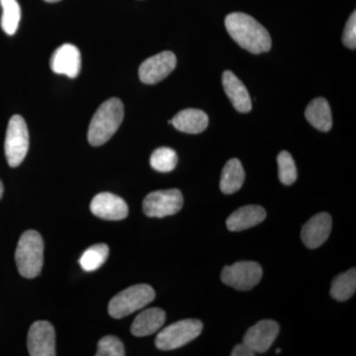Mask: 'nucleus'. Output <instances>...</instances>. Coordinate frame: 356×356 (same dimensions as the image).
I'll use <instances>...</instances> for the list:
<instances>
[{
    "label": "nucleus",
    "mask_w": 356,
    "mask_h": 356,
    "mask_svg": "<svg viewBox=\"0 0 356 356\" xmlns=\"http://www.w3.org/2000/svg\"><path fill=\"white\" fill-rule=\"evenodd\" d=\"M225 25L229 36L250 53L261 54L270 50L271 38L268 31L248 14H229L225 19Z\"/></svg>",
    "instance_id": "f257e3e1"
},
{
    "label": "nucleus",
    "mask_w": 356,
    "mask_h": 356,
    "mask_svg": "<svg viewBox=\"0 0 356 356\" xmlns=\"http://www.w3.org/2000/svg\"><path fill=\"white\" fill-rule=\"evenodd\" d=\"M123 119L124 105L120 99L113 97L103 102L89 124V144L99 147L108 142L120 127Z\"/></svg>",
    "instance_id": "f03ea898"
},
{
    "label": "nucleus",
    "mask_w": 356,
    "mask_h": 356,
    "mask_svg": "<svg viewBox=\"0 0 356 356\" xmlns=\"http://www.w3.org/2000/svg\"><path fill=\"white\" fill-rule=\"evenodd\" d=\"M44 242L38 232L26 231L21 236L15 252L16 266L23 277H36L44 264Z\"/></svg>",
    "instance_id": "7ed1b4c3"
},
{
    "label": "nucleus",
    "mask_w": 356,
    "mask_h": 356,
    "mask_svg": "<svg viewBox=\"0 0 356 356\" xmlns=\"http://www.w3.org/2000/svg\"><path fill=\"white\" fill-rule=\"evenodd\" d=\"M154 297L156 293L149 285H134L112 298L108 306L109 315L114 318L126 317L149 305Z\"/></svg>",
    "instance_id": "20e7f679"
},
{
    "label": "nucleus",
    "mask_w": 356,
    "mask_h": 356,
    "mask_svg": "<svg viewBox=\"0 0 356 356\" xmlns=\"http://www.w3.org/2000/svg\"><path fill=\"white\" fill-rule=\"evenodd\" d=\"M202 330L203 324L199 320L178 321L159 332L156 339V346L161 350H177L200 336Z\"/></svg>",
    "instance_id": "39448f33"
},
{
    "label": "nucleus",
    "mask_w": 356,
    "mask_h": 356,
    "mask_svg": "<svg viewBox=\"0 0 356 356\" xmlns=\"http://www.w3.org/2000/svg\"><path fill=\"white\" fill-rule=\"evenodd\" d=\"M4 149L7 163L11 168L20 165L29 149V132L20 115H14L7 127Z\"/></svg>",
    "instance_id": "423d86ee"
},
{
    "label": "nucleus",
    "mask_w": 356,
    "mask_h": 356,
    "mask_svg": "<svg viewBox=\"0 0 356 356\" xmlns=\"http://www.w3.org/2000/svg\"><path fill=\"white\" fill-rule=\"evenodd\" d=\"M262 268L257 262L240 261L222 268V283L240 291H250L259 284Z\"/></svg>",
    "instance_id": "0eeeda50"
},
{
    "label": "nucleus",
    "mask_w": 356,
    "mask_h": 356,
    "mask_svg": "<svg viewBox=\"0 0 356 356\" xmlns=\"http://www.w3.org/2000/svg\"><path fill=\"white\" fill-rule=\"evenodd\" d=\"M184 196L178 189L159 191L147 194L143 202V210L147 217L172 216L181 210Z\"/></svg>",
    "instance_id": "6e6552de"
},
{
    "label": "nucleus",
    "mask_w": 356,
    "mask_h": 356,
    "mask_svg": "<svg viewBox=\"0 0 356 356\" xmlns=\"http://www.w3.org/2000/svg\"><path fill=\"white\" fill-rule=\"evenodd\" d=\"M28 350L31 356H55L56 334L51 323L37 321L28 332Z\"/></svg>",
    "instance_id": "1a4fd4ad"
},
{
    "label": "nucleus",
    "mask_w": 356,
    "mask_h": 356,
    "mask_svg": "<svg viewBox=\"0 0 356 356\" xmlns=\"http://www.w3.org/2000/svg\"><path fill=\"white\" fill-rule=\"evenodd\" d=\"M177 57L172 51H161L158 55L147 58L140 65V81L146 84L158 83L172 74L177 67Z\"/></svg>",
    "instance_id": "9d476101"
},
{
    "label": "nucleus",
    "mask_w": 356,
    "mask_h": 356,
    "mask_svg": "<svg viewBox=\"0 0 356 356\" xmlns=\"http://www.w3.org/2000/svg\"><path fill=\"white\" fill-rule=\"evenodd\" d=\"M280 325L273 320H262L250 327L243 337V343L255 353H264L270 348L280 334Z\"/></svg>",
    "instance_id": "9b49d317"
},
{
    "label": "nucleus",
    "mask_w": 356,
    "mask_h": 356,
    "mask_svg": "<svg viewBox=\"0 0 356 356\" xmlns=\"http://www.w3.org/2000/svg\"><path fill=\"white\" fill-rule=\"evenodd\" d=\"M90 210L96 217L110 221L125 219L129 213L127 203L109 192L97 194L91 201Z\"/></svg>",
    "instance_id": "f8f14e48"
},
{
    "label": "nucleus",
    "mask_w": 356,
    "mask_h": 356,
    "mask_svg": "<svg viewBox=\"0 0 356 356\" xmlns=\"http://www.w3.org/2000/svg\"><path fill=\"white\" fill-rule=\"evenodd\" d=\"M50 65L55 74L76 79L81 69V51L74 44H64L54 51Z\"/></svg>",
    "instance_id": "ddd939ff"
},
{
    "label": "nucleus",
    "mask_w": 356,
    "mask_h": 356,
    "mask_svg": "<svg viewBox=\"0 0 356 356\" xmlns=\"http://www.w3.org/2000/svg\"><path fill=\"white\" fill-rule=\"evenodd\" d=\"M332 225V217L327 213H320L312 217L302 228L304 245L312 250L321 247L329 238Z\"/></svg>",
    "instance_id": "4468645a"
},
{
    "label": "nucleus",
    "mask_w": 356,
    "mask_h": 356,
    "mask_svg": "<svg viewBox=\"0 0 356 356\" xmlns=\"http://www.w3.org/2000/svg\"><path fill=\"white\" fill-rule=\"evenodd\" d=\"M222 86L234 107L241 113H248L252 110V100L245 84L235 74L226 70L222 74Z\"/></svg>",
    "instance_id": "2eb2a0df"
},
{
    "label": "nucleus",
    "mask_w": 356,
    "mask_h": 356,
    "mask_svg": "<svg viewBox=\"0 0 356 356\" xmlns=\"http://www.w3.org/2000/svg\"><path fill=\"white\" fill-rule=\"evenodd\" d=\"M266 218V211L261 206H243L235 211L227 220V227L229 231L240 232L252 228L261 224Z\"/></svg>",
    "instance_id": "dca6fc26"
},
{
    "label": "nucleus",
    "mask_w": 356,
    "mask_h": 356,
    "mask_svg": "<svg viewBox=\"0 0 356 356\" xmlns=\"http://www.w3.org/2000/svg\"><path fill=\"white\" fill-rule=\"evenodd\" d=\"M170 123L180 132L199 134L202 133L208 127L209 118L202 110L191 108L180 111L173 117Z\"/></svg>",
    "instance_id": "f3484780"
},
{
    "label": "nucleus",
    "mask_w": 356,
    "mask_h": 356,
    "mask_svg": "<svg viewBox=\"0 0 356 356\" xmlns=\"http://www.w3.org/2000/svg\"><path fill=\"white\" fill-rule=\"evenodd\" d=\"M165 322V311L159 308L147 309L136 317L131 332L135 337H147L158 332Z\"/></svg>",
    "instance_id": "a211bd4d"
},
{
    "label": "nucleus",
    "mask_w": 356,
    "mask_h": 356,
    "mask_svg": "<svg viewBox=\"0 0 356 356\" xmlns=\"http://www.w3.org/2000/svg\"><path fill=\"white\" fill-rule=\"evenodd\" d=\"M307 120L313 127L322 132L331 130L332 118L331 107L324 97H318L312 100L305 111Z\"/></svg>",
    "instance_id": "6ab92c4d"
},
{
    "label": "nucleus",
    "mask_w": 356,
    "mask_h": 356,
    "mask_svg": "<svg viewBox=\"0 0 356 356\" xmlns=\"http://www.w3.org/2000/svg\"><path fill=\"white\" fill-rule=\"evenodd\" d=\"M245 170L241 161L236 159H229L222 168L220 188L225 194H233L242 188L245 182Z\"/></svg>",
    "instance_id": "aec40b11"
},
{
    "label": "nucleus",
    "mask_w": 356,
    "mask_h": 356,
    "mask_svg": "<svg viewBox=\"0 0 356 356\" xmlns=\"http://www.w3.org/2000/svg\"><path fill=\"white\" fill-rule=\"evenodd\" d=\"M356 290V269L351 268L346 273L339 274L332 283V298L339 302L346 301L355 295Z\"/></svg>",
    "instance_id": "412c9836"
},
{
    "label": "nucleus",
    "mask_w": 356,
    "mask_h": 356,
    "mask_svg": "<svg viewBox=\"0 0 356 356\" xmlns=\"http://www.w3.org/2000/svg\"><path fill=\"white\" fill-rule=\"evenodd\" d=\"M108 255V245H105V243H98V245L88 248L83 252L81 259H79V264L86 273H92V271L97 270L99 267L104 264Z\"/></svg>",
    "instance_id": "4be33fe9"
},
{
    "label": "nucleus",
    "mask_w": 356,
    "mask_h": 356,
    "mask_svg": "<svg viewBox=\"0 0 356 356\" xmlns=\"http://www.w3.org/2000/svg\"><path fill=\"white\" fill-rule=\"evenodd\" d=\"M2 7L1 27L7 35L17 31L21 19V9L17 0H0Z\"/></svg>",
    "instance_id": "5701e85b"
},
{
    "label": "nucleus",
    "mask_w": 356,
    "mask_h": 356,
    "mask_svg": "<svg viewBox=\"0 0 356 356\" xmlns=\"http://www.w3.org/2000/svg\"><path fill=\"white\" fill-rule=\"evenodd\" d=\"M177 154L170 147H159L152 154L151 163L152 168L159 172H172L177 165Z\"/></svg>",
    "instance_id": "b1692460"
},
{
    "label": "nucleus",
    "mask_w": 356,
    "mask_h": 356,
    "mask_svg": "<svg viewBox=\"0 0 356 356\" xmlns=\"http://www.w3.org/2000/svg\"><path fill=\"white\" fill-rule=\"evenodd\" d=\"M278 175L280 180L284 185H291L297 179V168L294 159L288 152H281L277 156Z\"/></svg>",
    "instance_id": "393cba45"
},
{
    "label": "nucleus",
    "mask_w": 356,
    "mask_h": 356,
    "mask_svg": "<svg viewBox=\"0 0 356 356\" xmlns=\"http://www.w3.org/2000/svg\"><path fill=\"white\" fill-rule=\"evenodd\" d=\"M125 348L118 337L107 336L102 337L98 343L96 356H124Z\"/></svg>",
    "instance_id": "a878e982"
},
{
    "label": "nucleus",
    "mask_w": 356,
    "mask_h": 356,
    "mask_svg": "<svg viewBox=\"0 0 356 356\" xmlns=\"http://www.w3.org/2000/svg\"><path fill=\"white\" fill-rule=\"evenodd\" d=\"M343 43L344 46L355 50L356 47V13L351 14L343 30Z\"/></svg>",
    "instance_id": "bb28decb"
},
{
    "label": "nucleus",
    "mask_w": 356,
    "mask_h": 356,
    "mask_svg": "<svg viewBox=\"0 0 356 356\" xmlns=\"http://www.w3.org/2000/svg\"><path fill=\"white\" fill-rule=\"evenodd\" d=\"M257 353L250 346L243 343L236 346L231 353L232 356H254Z\"/></svg>",
    "instance_id": "cd10ccee"
},
{
    "label": "nucleus",
    "mask_w": 356,
    "mask_h": 356,
    "mask_svg": "<svg viewBox=\"0 0 356 356\" xmlns=\"http://www.w3.org/2000/svg\"><path fill=\"white\" fill-rule=\"evenodd\" d=\"M3 191H4L3 184H2V182L0 181V199H1L2 196H3Z\"/></svg>",
    "instance_id": "c85d7f7f"
},
{
    "label": "nucleus",
    "mask_w": 356,
    "mask_h": 356,
    "mask_svg": "<svg viewBox=\"0 0 356 356\" xmlns=\"http://www.w3.org/2000/svg\"><path fill=\"white\" fill-rule=\"evenodd\" d=\"M44 1L51 2V3H53V2L60 1V0H44Z\"/></svg>",
    "instance_id": "c756f323"
},
{
    "label": "nucleus",
    "mask_w": 356,
    "mask_h": 356,
    "mask_svg": "<svg viewBox=\"0 0 356 356\" xmlns=\"http://www.w3.org/2000/svg\"><path fill=\"white\" fill-rule=\"evenodd\" d=\"M280 351H281V350H280V348H278V350H276V353H280Z\"/></svg>",
    "instance_id": "7c9ffc66"
}]
</instances>
